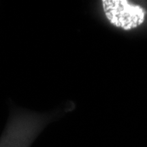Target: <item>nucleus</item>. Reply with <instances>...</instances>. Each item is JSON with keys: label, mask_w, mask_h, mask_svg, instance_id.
I'll list each match as a JSON object with an SVG mask.
<instances>
[{"label": "nucleus", "mask_w": 147, "mask_h": 147, "mask_svg": "<svg viewBox=\"0 0 147 147\" xmlns=\"http://www.w3.org/2000/svg\"><path fill=\"white\" fill-rule=\"evenodd\" d=\"M106 17L117 27L129 30L142 25L146 12L138 5L129 3L127 1L115 0L102 1Z\"/></svg>", "instance_id": "1"}]
</instances>
